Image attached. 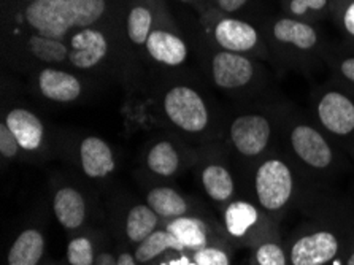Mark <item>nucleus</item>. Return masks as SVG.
<instances>
[{"instance_id":"f257e3e1","label":"nucleus","mask_w":354,"mask_h":265,"mask_svg":"<svg viewBox=\"0 0 354 265\" xmlns=\"http://www.w3.org/2000/svg\"><path fill=\"white\" fill-rule=\"evenodd\" d=\"M105 0H37L26 21L40 35L62 40L71 29H88L105 13Z\"/></svg>"},{"instance_id":"f03ea898","label":"nucleus","mask_w":354,"mask_h":265,"mask_svg":"<svg viewBox=\"0 0 354 265\" xmlns=\"http://www.w3.org/2000/svg\"><path fill=\"white\" fill-rule=\"evenodd\" d=\"M256 199L267 212H280L292 197V170L280 158H270L257 167L254 175Z\"/></svg>"},{"instance_id":"7ed1b4c3","label":"nucleus","mask_w":354,"mask_h":265,"mask_svg":"<svg viewBox=\"0 0 354 265\" xmlns=\"http://www.w3.org/2000/svg\"><path fill=\"white\" fill-rule=\"evenodd\" d=\"M164 110L176 127L191 134L202 132L210 120L201 94L187 86H175L165 94Z\"/></svg>"},{"instance_id":"20e7f679","label":"nucleus","mask_w":354,"mask_h":265,"mask_svg":"<svg viewBox=\"0 0 354 265\" xmlns=\"http://www.w3.org/2000/svg\"><path fill=\"white\" fill-rule=\"evenodd\" d=\"M273 135L272 122L259 113L240 115L230 124L229 137L235 151L243 158H259L269 148Z\"/></svg>"},{"instance_id":"39448f33","label":"nucleus","mask_w":354,"mask_h":265,"mask_svg":"<svg viewBox=\"0 0 354 265\" xmlns=\"http://www.w3.org/2000/svg\"><path fill=\"white\" fill-rule=\"evenodd\" d=\"M289 145L296 158L308 169L327 170L334 164V149L324 134L312 124H294L289 131Z\"/></svg>"},{"instance_id":"423d86ee","label":"nucleus","mask_w":354,"mask_h":265,"mask_svg":"<svg viewBox=\"0 0 354 265\" xmlns=\"http://www.w3.org/2000/svg\"><path fill=\"white\" fill-rule=\"evenodd\" d=\"M316 118L321 127L335 137L354 135V100L340 91H327L316 104Z\"/></svg>"},{"instance_id":"0eeeda50","label":"nucleus","mask_w":354,"mask_h":265,"mask_svg":"<svg viewBox=\"0 0 354 265\" xmlns=\"http://www.w3.org/2000/svg\"><path fill=\"white\" fill-rule=\"evenodd\" d=\"M340 240L330 230H316L300 237L289 251L291 265H327L339 256Z\"/></svg>"},{"instance_id":"6e6552de","label":"nucleus","mask_w":354,"mask_h":265,"mask_svg":"<svg viewBox=\"0 0 354 265\" xmlns=\"http://www.w3.org/2000/svg\"><path fill=\"white\" fill-rule=\"evenodd\" d=\"M212 72L214 83L219 88L239 89L253 80L254 66L243 54L221 51L213 57Z\"/></svg>"},{"instance_id":"1a4fd4ad","label":"nucleus","mask_w":354,"mask_h":265,"mask_svg":"<svg viewBox=\"0 0 354 265\" xmlns=\"http://www.w3.org/2000/svg\"><path fill=\"white\" fill-rule=\"evenodd\" d=\"M109 53V42L100 30L82 29L71 40V59L72 66L77 68H93Z\"/></svg>"},{"instance_id":"9d476101","label":"nucleus","mask_w":354,"mask_h":265,"mask_svg":"<svg viewBox=\"0 0 354 265\" xmlns=\"http://www.w3.org/2000/svg\"><path fill=\"white\" fill-rule=\"evenodd\" d=\"M214 39L224 51L241 54L253 50L259 42V35L254 27L245 21L227 18L214 27Z\"/></svg>"},{"instance_id":"9b49d317","label":"nucleus","mask_w":354,"mask_h":265,"mask_svg":"<svg viewBox=\"0 0 354 265\" xmlns=\"http://www.w3.org/2000/svg\"><path fill=\"white\" fill-rule=\"evenodd\" d=\"M80 161L86 176L105 178L115 172V156L110 145L99 137H86L80 146Z\"/></svg>"},{"instance_id":"f8f14e48","label":"nucleus","mask_w":354,"mask_h":265,"mask_svg":"<svg viewBox=\"0 0 354 265\" xmlns=\"http://www.w3.org/2000/svg\"><path fill=\"white\" fill-rule=\"evenodd\" d=\"M5 122L24 151H35L40 148L43 137H45V127L39 116H35L26 108H13L12 111H8Z\"/></svg>"},{"instance_id":"ddd939ff","label":"nucleus","mask_w":354,"mask_h":265,"mask_svg":"<svg viewBox=\"0 0 354 265\" xmlns=\"http://www.w3.org/2000/svg\"><path fill=\"white\" fill-rule=\"evenodd\" d=\"M39 89L46 99L67 104L77 100L82 94V83L77 77L62 70L45 68L39 75Z\"/></svg>"},{"instance_id":"4468645a","label":"nucleus","mask_w":354,"mask_h":265,"mask_svg":"<svg viewBox=\"0 0 354 265\" xmlns=\"http://www.w3.org/2000/svg\"><path fill=\"white\" fill-rule=\"evenodd\" d=\"M53 210L57 223L66 229H78L86 219V202L73 188H61L53 200Z\"/></svg>"},{"instance_id":"2eb2a0df","label":"nucleus","mask_w":354,"mask_h":265,"mask_svg":"<svg viewBox=\"0 0 354 265\" xmlns=\"http://www.w3.org/2000/svg\"><path fill=\"white\" fill-rule=\"evenodd\" d=\"M147 50L154 61L165 66H180L187 56L185 42L170 32L154 30L147 42Z\"/></svg>"},{"instance_id":"dca6fc26","label":"nucleus","mask_w":354,"mask_h":265,"mask_svg":"<svg viewBox=\"0 0 354 265\" xmlns=\"http://www.w3.org/2000/svg\"><path fill=\"white\" fill-rule=\"evenodd\" d=\"M45 253V237L37 229H26L10 248L8 265H39Z\"/></svg>"},{"instance_id":"f3484780","label":"nucleus","mask_w":354,"mask_h":265,"mask_svg":"<svg viewBox=\"0 0 354 265\" xmlns=\"http://www.w3.org/2000/svg\"><path fill=\"white\" fill-rule=\"evenodd\" d=\"M273 37L284 45H292L297 50H312L318 43V34L312 26L297 19L283 18L273 26Z\"/></svg>"},{"instance_id":"a211bd4d","label":"nucleus","mask_w":354,"mask_h":265,"mask_svg":"<svg viewBox=\"0 0 354 265\" xmlns=\"http://www.w3.org/2000/svg\"><path fill=\"white\" fill-rule=\"evenodd\" d=\"M261 214L253 203L237 200L232 202L224 212V224L227 232L235 239H243L259 223Z\"/></svg>"},{"instance_id":"6ab92c4d","label":"nucleus","mask_w":354,"mask_h":265,"mask_svg":"<svg viewBox=\"0 0 354 265\" xmlns=\"http://www.w3.org/2000/svg\"><path fill=\"white\" fill-rule=\"evenodd\" d=\"M167 230L181 241V245L186 250L197 251L207 246V227L201 219L189 218V216H180V218L170 221Z\"/></svg>"},{"instance_id":"aec40b11","label":"nucleus","mask_w":354,"mask_h":265,"mask_svg":"<svg viewBox=\"0 0 354 265\" xmlns=\"http://www.w3.org/2000/svg\"><path fill=\"white\" fill-rule=\"evenodd\" d=\"M147 205L160 218H180L187 212V202L171 188H154L148 192Z\"/></svg>"},{"instance_id":"412c9836","label":"nucleus","mask_w":354,"mask_h":265,"mask_svg":"<svg viewBox=\"0 0 354 265\" xmlns=\"http://www.w3.org/2000/svg\"><path fill=\"white\" fill-rule=\"evenodd\" d=\"M167 250L185 251L186 248L181 245V241L176 239L175 235H171L167 229L154 230L153 234L147 237L142 243H138L133 256H136L137 262L147 264L154 261V259Z\"/></svg>"},{"instance_id":"4be33fe9","label":"nucleus","mask_w":354,"mask_h":265,"mask_svg":"<svg viewBox=\"0 0 354 265\" xmlns=\"http://www.w3.org/2000/svg\"><path fill=\"white\" fill-rule=\"evenodd\" d=\"M202 185L208 197L214 202H226L234 196L235 185L232 175L226 167L212 164L207 165L202 172Z\"/></svg>"},{"instance_id":"5701e85b","label":"nucleus","mask_w":354,"mask_h":265,"mask_svg":"<svg viewBox=\"0 0 354 265\" xmlns=\"http://www.w3.org/2000/svg\"><path fill=\"white\" fill-rule=\"evenodd\" d=\"M159 216L149 208V205H136L127 214L126 235L132 243H142L156 229Z\"/></svg>"},{"instance_id":"b1692460","label":"nucleus","mask_w":354,"mask_h":265,"mask_svg":"<svg viewBox=\"0 0 354 265\" xmlns=\"http://www.w3.org/2000/svg\"><path fill=\"white\" fill-rule=\"evenodd\" d=\"M148 169L159 176H171L178 170L180 158L170 142H159L151 148L147 158Z\"/></svg>"},{"instance_id":"393cba45","label":"nucleus","mask_w":354,"mask_h":265,"mask_svg":"<svg viewBox=\"0 0 354 265\" xmlns=\"http://www.w3.org/2000/svg\"><path fill=\"white\" fill-rule=\"evenodd\" d=\"M29 50L34 56L43 62H62L68 57V48L64 45L62 40L51 39L45 35H32L29 40Z\"/></svg>"},{"instance_id":"a878e982","label":"nucleus","mask_w":354,"mask_h":265,"mask_svg":"<svg viewBox=\"0 0 354 265\" xmlns=\"http://www.w3.org/2000/svg\"><path fill=\"white\" fill-rule=\"evenodd\" d=\"M153 16L145 7H136L127 16V35L136 45H147L151 35Z\"/></svg>"},{"instance_id":"bb28decb","label":"nucleus","mask_w":354,"mask_h":265,"mask_svg":"<svg viewBox=\"0 0 354 265\" xmlns=\"http://www.w3.org/2000/svg\"><path fill=\"white\" fill-rule=\"evenodd\" d=\"M67 259L71 265H94L95 256L93 243L86 237L73 239L67 246Z\"/></svg>"},{"instance_id":"cd10ccee","label":"nucleus","mask_w":354,"mask_h":265,"mask_svg":"<svg viewBox=\"0 0 354 265\" xmlns=\"http://www.w3.org/2000/svg\"><path fill=\"white\" fill-rule=\"evenodd\" d=\"M256 264L257 265H288L286 253L283 246L277 241H264L256 248Z\"/></svg>"},{"instance_id":"c85d7f7f","label":"nucleus","mask_w":354,"mask_h":265,"mask_svg":"<svg viewBox=\"0 0 354 265\" xmlns=\"http://www.w3.org/2000/svg\"><path fill=\"white\" fill-rule=\"evenodd\" d=\"M194 262L197 265H230L227 253L214 246H205L194 251Z\"/></svg>"},{"instance_id":"c756f323","label":"nucleus","mask_w":354,"mask_h":265,"mask_svg":"<svg viewBox=\"0 0 354 265\" xmlns=\"http://www.w3.org/2000/svg\"><path fill=\"white\" fill-rule=\"evenodd\" d=\"M21 149V145L18 140H16L15 134L10 131L7 122L0 124V154L3 156L5 159H13L18 154Z\"/></svg>"},{"instance_id":"7c9ffc66","label":"nucleus","mask_w":354,"mask_h":265,"mask_svg":"<svg viewBox=\"0 0 354 265\" xmlns=\"http://www.w3.org/2000/svg\"><path fill=\"white\" fill-rule=\"evenodd\" d=\"M327 5V0H291L289 12L294 16H304L308 12H321Z\"/></svg>"},{"instance_id":"2f4dec72","label":"nucleus","mask_w":354,"mask_h":265,"mask_svg":"<svg viewBox=\"0 0 354 265\" xmlns=\"http://www.w3.org/2000/svg\"><path fill=\"white\" fill-rule=\"evenodd\" d=\"M342 21H343V27H345V30L351 37H354V0H351V2L346 5Z\"/></svg>"},{"instance_id":"473e14b6","label":"nucleus","mask_w":354,"mask_h":265,"mask_svg":"<svg viewBox=\"0 0 354 265\" xmlns=\"http://www.w3.org/2000/svg\"><path fill=\"white\" fill-rule=\"evenodd\" d=\"M340 73L342 77L345 78L348 83L354 84V57H348V59H343L340 62Z\"/></svg>"},{"instance_id":"72a5a7b5","label":"nucleus","mask_w":354,"mask_h":265,"mask_svg":"<svg viewBox=\"0 0 354 265\" xmlns=\"http://www.w3.org/2000/svg\"><path fill=\"white\" fill-rule=\"evenodd\" d=\"M246 2H248V0H218V5L219 8L224 10V12L234 13L243 7Z\"/></svg>"},{"instance_id":"f704fd0d","label":"nucleus","mask_w":354,"mask_h":265,"mask_svg":"<svg viewBox=\"0 0 354 265\" xmlns=\"http://www.w3.org/2000/svg\"><path fill=\"white\" fill-rule=\"evenodd\" d=\"M94 265H116V257L110 253H102L99 254V257L95 259Z\"/></svg>"},{"instance_id":"c9c22d12","label":"nucleus","mask_w":354,"mask_h":265,"mask_svg":"<svg viewBox=\"0 0 354 265\" xmlns=\"http://www.w3.org/2000/svg\"><path fill=\"white\" fill-rule=\"evenodd\" d=\"M116 265H138V262L136 256H132L129 253H122L116 257Z\"/></svg>"},{"instance_id":"e433bc0d","label":"nucleus","mask_w":354,"mask_h":265,"mask_svg":"<svg viewBox=\"0 0 354 265\" xmlns=\"http://www.w3.org/2000/svg\"><path fill=\"white\" fill-rule=\"evenodd\" d=\"M345 265H354V243H353V250H351V253H350V256L346 257Z\"/></svg>"},{"instance_id":"4c0bfd02","label":"nucleus","mask_w":354,"mask_h":265,"mask_svg":"<svg viewBox=\"0 0 354 265\" xmlns=\"http://www.w3.org/2000/svg\"><path fill=\"white\" fill-rule=\"evenodd\" d=\"M29 2H37V0H29Z\"/></svg>"},{"instance_id":"58836bf2","label":"nucleus","mask_w":354,"mask_h":265,"mask_svg":"<svg viewBox=\"0 0 354 265\" xmlns=\"http://www.w3.org/2000/svg\"><path fill=\"white\" fill-rule=\"evenodd\" d=\"M181 2H187V0H181Z\"/></svg>"}]
</instances>
